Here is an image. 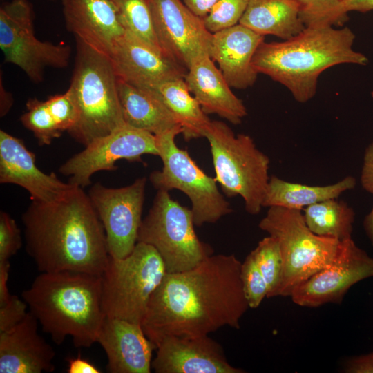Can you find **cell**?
I'll list each match as a JSON object with an SVG mask.
<instances>
[{
	"mask_svg": "<svg viewBox=\"0 0 373 373\" xmlns=\"http://www.w3.org/2000/svg\"><path fill=\"white\" fill-rule=\"evenodd\" d=\"M152 370L156 373H244L231 365L221 345L209 335L171 336L157 346Z\"/></svg>",
	"mask_w": 373,
	"mask_h": 373,
	"instance_id": "obj_17",
	"label": "cell"
},
{
	"mask_svg": "<svg viewBox=\"0 0 373 373\" xmlns=\"http://www.w3.org/2000/svg\"><path fill=\"white\" fill-rule=\"evenodd\" d=\"M68 31L93 49L110 56L125 33L110 0H61Z\"/></svg>",
	"mask_w": 373,
	"mask_h": 373,
	"instance_id": "obj_21",
	"label": "cell"
},
{
	"mask_svg": "<svg viewBox=\"0 0 373 373\" xmlns=\"http://www.w3.org/2000/svg\"><path fill=\"white\" fill-rule=\"evenodd\" d=\"M148 89L160 99L176 118L186 141L203 137L211 120L191 93L184 78L165 82Z\"/></svg>",
	"mask_w": 373,
	"mask_h": 373,
	"instance_id": "obj_27",
	"label": "cell"
},
{
	"mask_svg": "<svg viewBox=\"0 0 373 373\" xmlns=\"http://www.w3.org/2000/svg\"><path fill=\"white\" fill-rule=\"evenodd\" d=\"M240 280L249 308L258 307L267 298L268 287L251 253L241 263Z\"/></svg>",
	"mask_w": 373,
	"mask_h": 373,
	"instance_id": "obj_34",
	"label": "cell"
},
{
	"mask_svg": "<svg viewBox=\"0 0 373 373\" xmlns=\"http://www.w3.org/2000/svg\"><path fill=\"white\" fill-rule=\"evenodd\" d=\"M363 225L367 238L373 245V206L371 211L365 216Z\"/></svg>",
	"mask_w": 373,
	"mask_h": 373,
	"instance_id": "obj_45",
	"label": "cell"
},
{
	"mask_svg": "<svg viewBox=\"0 0 373 373\" xmlns=\"http://www.w3.org/2000/svg\"><path fill=\"white\" fill-rule=\"evenodd\" d=\"M249 0H219L202 19L204 26L213 34L239 23Z\"/></svg>",
	"mask_w": 373,
	"mask_h": 373,
	"instance_id": "obj_33",
	"label": "cell"
},
{
	"mask_svg": "<svg viewBox=\"0 0 373 373\" xmlns=\"http://www.w3.org/2000/svg\"><path fill=\"white\" fill-rule=\"evenodd\" d=\"M68 373H100L101 370L94 364L83 358L80 354L77 357L67 358Z\"/></svg>",
	"mask_w": 373,
	"mask_h": 373,
	"instance_id": "obj_40",
	"label": "cell"
},
{
	"mask_svg": "<svg viewBox=\"0 0 373 373\" xmlns=\"http://www.w3.org/2000/svg\"><path fill=\"white\" fill-rule=\"evenodd\" d=\"M299 6L300 19L305 27L341 26L348 19V14L341 10L343 0H294Z\"/></svg>",
	"mask_w": 373,
	"mask_h": 373,
	"instance_id": "obj_32",
	"label": "cell"
},
{
	"mask_svg": "<svg viewBox=\"0 0 373 373\" xmlns=\"http://www.w3.org/2000/svg\"><path fill=\"white\" fill-rule=\"evenodd\" d=\"M75 40V65L68 90L79 117L68 133L85 146L126 123L119 99L118 77L110 57Z\"/></svg>",
	"mask_w": 373,
	"mask_h": 373,
	"instance_id": "obj_5",
	"label": "cell"
},
{
	"mask_svg": "<svg viewBox=\"0 0 373 373\" xmlns=\"http://www.w3.org/2000/svg\"><path fill=\"white\" fill-rule=\"evenodd\" d=\"M299 12L294 0H249L239 23L260 35L287 40L305 28Z\"/></svg>",
	"mask_w": 373,
	"mask_h": 373,
	"instance_id": "obj_25",
	"label": "cell"
},
{
	"mask_svg": "<svg viewBox=\"0 0 373 373\" xmlns=\"http://www.w3.org/2000/svg\"><path fill=\"white\" fill-rule=\"evenodd\" d=\"M146 183L144 177L120 188H109L97 182L88 191V197L104 227L112 258L127 256L137 242Z\"/></svg>",
	"mask_w": 373,
	"mask_h": 373,
	"instance_id": "obj_13",
	"label": "cell"
},
{
	"mask_svg": "<svg viewBox=\"0 0 373 373\" xmlns=\"http://www.w3.org/2000/svg\"><path fill=\"white\" fill-rule=\"evenodd\" d=\"M107 356L111 373H150L156 346L144 334L141 325L105 317L97 341Z\"/></svg>",
	"mask_w": 373,
	"mask_h": 373,
	"instance_id": "obj_19",
	"label": "cell"
},
{
	"mask_svg": "<svg viewBox=\"0 0 373 373\" xmlns=\"http://www.w3.org/2000/svg\"><path fill=\"white\" fill-rule=\"evenodd\" d=\"M109 57L118 79L144 88L184 79L187 72L164 52L126 31Z\"/></svg>",
	"mask_w": 373,
	"mask_h": 373,
	"instance_id": "obj_16",
	"label": "cell"
},
{
	"mask_svg": "<svg viewBox=\"0 0 373 373\" xmlns=\"http://www.w3.org/2000/svg\"><path fill=\"white\" fill-rule=\"evenodd\" d=\"M46 102L61 132H68L76 125L79 117L78 111L68 90L63 94L50 97Z\"/></svg>",
	"mask_w": 373,
	"mask_h": 373,
	"instance_id": "obj_35",
	"label": "cell"
},
{
	"mask_svg": "<svg viewBox=\"0 0 373 373\" xmlns=\"http://www.w3.org/2000/svg\"><path fill=\"white\" fill-rule=\"evenodd\" d=\"M341 10L346 14L351 11L365 13L373 10V0H343Z\"/></svg>",
	"mask_w": 373,
	"mask_h": 373,
	"instance_id": "obj_43",
	"label": "cell"
},
{
	"mask_svg": "<svg viewBox=\"0 0 373 373\" xmlns=\"http://www.w3.org/2000/svg\"><path fill=\"white\" fill-rule=\"evenodd\" d=\"M166 273L151 245L137 242L122 258L110 256L101 275V299L106 317L141 325L153 293Z\"/></svg>",
	"mask_w": 373,
	"mask_h": 373,
	"instance_id": "obj_8",
	"label": "cell"
},
{
	"mask_svg": "<svg viewBox=\"0 0 373 373\" xmlns=\"http://www.w3.org/2000/svg\"><path fill=\"white\" fill-rule=\"evenodd\" d=\"M356 180L348 175L333 184L310 186L270 177L262 201V207H281L302 210L313 204L336 199L343 192L354 189Z\"/></svg>",
	"mask_w": 373,
	"mask_h": 373,
	"instance_id": "obj_26",
	"label": "cell"
},
{
	"mask_svg": "<svg viewBox=\"0 0 373 373\" xmlns=\"http://www.w3.org/2000/svg\"><path fill=\"white\" fill-rule=\"evenodd\" d=\"M21 220L26 250L40 272H104L110 258L106 233L83 188L73 186L52 202L32 200Z\"/></svg>",
	"mask_w": 373,
	"mask_h": 373,
	"instance_id": "obj_2",
	"label": "cell"
},
{
	"mask_svg": "<svg viewBox=\"0 0 373 373\" xmlns=\"http://www.w3.org/2000/svg\"><path fill=\"white\" fill-rule=\"evenodd\" d=\"M39 322L28 312L11 329L0 332L1 373H41L55 370L53 347L38 332Z\"/></svg>",
	"mask_w": 373,
	"mask_h": 373,
	"instance_id": "obj_20",
	"label": "cell"
},
{
	"mask_svg": "<svg viewBox=\"0 0 373 373\" xmlns=\"http://www.w3.org/2000/svg\"><path fill=\"white\" fill-rule=\"evenodd\" d=\"M265 36L238 23L213 34L210 57L231 88L245 89L255 83L258 73L252 65L254 55Z\"/></svg>",
	"mask_w": 373,
	"mask_h": 373,
	"instance_id": "obj_22",
	"label": "cell"
},
{
	"mask_svg": "<svg viewBox=\"0 0 373 373\" xmlns=\"http://www.w3.org/2000/svg\"><path fill=\"white\" fill-rule=\"evenodd\" d=\"M258 227L277 240L283 258L282 277L274 297L290 296L297 287L332 263L344 244L313 233L302 210L270 207Z\"/></svg>",
	"mask_w": 373,
	"mask_h": 373,
	"instance_id": "obj_6",
	"label": "cell"
},
{
	"mask_svg": "<svg viewBox=\"0 0 373 373\" xmlns=\"http://www.w3.org/2000/svg\"><path fill=\"white\" fill-rule=\"evenodd\" d=\"M342 370L345 373H373V352L349 357Z\"/></svg>",
	"mask_w": 373,
	"mask_h": 373,
	"instance_id": "obj_38",
	"label": "cell"
},
{
	"mask_svg": "<svg viewBox=\"0 0 373 373\" xmlns=\"http://www.w3.org/2000/svg\"><path fill=\"white\" fill-rule=\"evenodd\" d=\"M241 263L233 254H212L189 270L166 272L141 323L156 348L167 336H205L225 326L239 329L249 309Z\"/></svg>",
	"mask_w": 373,
	"mask_h": 373,
	"instance_id": "obj_1",
	"label": "cell"
},
{
	"mask_svg": "<svg viewBox=\"0 0 373 373\" xmlns=\"http://www.w3.org/2000/svg\"><path fill=\"white\" fill-rule=\"evenodd\" d=\"M361 184L363 189L373 195V141L364 151Z\"/></svg>",
	"mask_w": 373,
	"mask_h": 373,
	"instance_id": "obj_39",
	"label": "cell"
},
{
	"mask_svg": "<svg viewBox=\"0 0 373 373\" xmlns=\"http://www.w3.org/2000/svg\"><path fill=\"white\" fill-rule=\"evenodd\" d=\"M34 15L27 0H10L0 8V48L7 63L21 69L35 83L44 80L46 68H66L70 46L39 40L35 35Z\"/></svg>",
	"mask_w": 373,
	"mask_h": 373,
	"instance_id": "obj_11",
	"label": "cell"
},
{
	"mask_svg": "<svg viewBox=\"0 0 373 373\" xmlns=\"http://www.w3.org/2000/svg\"><path fill=\"white\" fill-rule=\"evenodd\" d=\"M302 211L307 226L315 234L340 241L352 238L355 212L345 202L329 199Z\"/></svg>",
	"mask_w": 373,
	"mask_h": 373,
	"instance_id": "obj_28",
	"label": "cell"
},
{
	"mask_svg": "<svg viewBox=\"0 0 373 373\" xmlns=\"http://www.w3.org/2000/svg\"><path fill=\"white\" fill-rule=\"evenodd\" d=\"M22 246L21 231L6 212H0V261L9 260Z\"/></svg>",
	"mask_w": 373,
	"mask_h": 373,
	"instance_id": "obj_36",
	"label": "cell"
},
{
	"mask_svg": "<svg viewBox=\"0 0 373 373\" xmlns=\"http://www.w3.org/2000/svg\"><path fill=\"white\" fill-rule=\"evenodd\" d=\"M27 111L20 117L25 128L32 132L39 145H48L61 136L46 101L31 98L26 102Z\"/></svg>",
	"mask_w": 373,
	"mask_h": 373,
	"instance_id": "obj_31",
	"label": "cell"
},
{
	"mask_svg": "<svg viewBox=\"0 0 373 373\" xmlns=\"http://www.w3.org/2000/svg\"><path fill=\"white\" fill-rule=\"evenodd\" d=\"M191 209L173 200L169 191L157 190L146 216L142 219L137 242L153 246L167 273L189 270L213 254L194 229Z\"/></svg>",
	"mask_w": 373,
	"mask_h": 373,
	"instance_id": "obj_9",
	"label": "cell"
},
{
	"mask_svg": "<svg viewBox=\"0 0 373 373\" xmlns=\"http://www.w3.org/2000/svg\"><path fill=\"white\" fill-rule=\"evenodd\" d=\"M155 32L164 54L188 69L210 56L213 34L182 0H149Z\"/></svg>",
	"mask_w": 373,
	"mask_h": 373,
	"instance_id": "obj_14",
	"label": "cell"
},
{
	"mask_svg": "<svg viewBox=\"0 0 373 373\" xmlns=\"http://www.w3.org/2000/svg\"><path fill=\"white\" fill-rule=\"evenodd\" d=\"M202 137L209 143L215 178L224 193L230 198L240 195L249 214L259 213L270 178L268 156L249 135H236L221 121H211Z\"/></svg>",
	"mask_w": 373,
	"mask_h": 373,
	"instance_id": "obj_7",
	"label": "cell"
},
{
	"mask_svg": "<svg viewBox=\"0 0 373 373\" xmlns=\"http://www.w3.org/2000/svg\"><path fill=\"white\" fill-rule=\"evenodd\" d=\"M1 84V116H5L11 108L13 104V99L12 95L5 89Z\"/></svg>",
	"mask_w": 373,
	"mask_h": 373,
	"instance_id": "obj_44",
	"label": "cell"
},
{
	"mask_svg": "<svg viewBox=\"0 0 373 373\" xmlns=\"http://www.w3.org/2000/svg\"><path fill=\"white\" fill-rule=\"evenodd\" d=\"M148 154L159 155L156 136L125 124L85 146L61 164L59 172L69 177L70 184L84 189L96 172L116 170L117 160L141 162L142 156Z\"/></svg>",
	"mask_w": 373,
	"mask_h": 373,
	"instance_id": "obj_12",
	"label": "cell"
},
{
	"mask_svg": "<svg viewBox=\"0 0 373 373\" xmlns=\"http://www.w3.org/2000/svg\"><path fill=\"white\" fill-rule=\"evenodd\" d=\"M10 267L9 260L0 261V305L8 301L12 296L8 286Z\"/></svg>",
	"mask_w": 373,
	"mask_h": 373,
	"instance_id": "obj_42",
	"label": "cell"
},
{
	"mask_svg": "<svg viewBox=\"0 0 373 373\" xmlns=\"http://www.w3.org/2000/svg\"><path fill=\"white\" fill-rule=\"evenodd\" d=\"M355 38L348 27H305L283 41L262 42L252 65L258 73L285 86L297 102L305 103L314 97L324 70L339 64H367V57L352 48Z\"/></svg>",
	"mask_w": 373,
	"mask_h": 373,
	"instance_id": "obj_3",
	"label": "cell"
},
{
	"mask_svg": "<svg viewBox=\"0 0 373 373\" xmlns=\"http://www.w3.org/2000/svg\"><path fill=\"white\" fill-rule=\"evenodd\" d=\"M371 277L373 257L358 247L352 238L344 241L340 254L332 263L297 287L290 297L296 305L306 307L341 304L354 285Z\"/></svg>",
	"mask_w": 373,
	"mask_h": 373,
	"instance_id": "obj_15",
	"label": "cell"
},
{
	"mask_svg": "<svg viewBox=\"0 0 373 373\" xmlns=\"http://www.w3.org/2000/svg\"><path fill=\"white\" fill-rule=\"evenodd\" d=\"M219 0H182L198 17L203 19Z\"/></svg>",
	"mask_w": 373,
	"mask_h": 373,
	"instance_id": "obj_41",
	"label": "cell"
},
{
	"mask_svg": "<svg viewBox=\"0 0 373 373\" xmlns=\"http://www.w3.org/2000/svg\"><path fill=\"white\" fill-rule=\"evenodd\" d=\"M110 1L125 31L164 52L155 32L149 0Z\"/></svg>",
	"mask_w": 373,
	"mask_h": 373,
	"instance_id": "obj_29",
	"label": "cell"
},
{
	"mask_svg": "<svg viewBox=\"0 0 373 373\" xmlns=\"http://www.w3.org/2000/svg\"><path fill=\"white\" fill-rule=\"evenodd\" d=\"M28 305L16 295L0 305V332L8 330L21 321L26 316Z\"/></svg>",
	"mask_w": 373,
	"mask_h": 373,
	"instance_id": "obj_37",
	"label": "cell"
},
{
	"mask_svg": "<svg viewBox=\"0 0 373 373\" xmlns=\"http://www.w3.org/2000/svg\"><path fill=\"white\" fill-rule=\"evenodd\" d=\"M268 287L267 298L274 297L283 274V258L277 240L268 236L251 252Z\"/></svg>",
	"mask_w": 373,
	"mask_h": 373,
	"instance_id": "obj_30",
	"label": "cell"
},
{
	"mask_svg": "<svg viewBox=\"0 0 373 373\" xmlns=\"http://www.w3.org/2000/svg\"><path fill=\"white\" fill-rule=\"evenodd\" d=\"M36 156L23 142L0 131V182L25 189L33 201L49 202L61 198L73 185L54 173L46 174L36 165Z\"/></svg>",
	"mask_w": 373,
	"mask_h": 373,
	"instance_id": "obj_18",
	"label": "cell"
},
{
	"mask_svg": "<svg viewBox=\"0 0 373 373\" xmlns=\"http://www.w3.org/2000/svg\"><path fill=\"white\" fill-rule=\"evenodd\" d=\"M182 131L178 126L155 135L163 166L153 171L149 180L157 190L178 189L185 193L191 202L195 225L215 223L233 210L220 192L216 178L206 174L187 151L177 146L175 137Z\"/></svg>",
	"mask_w": 373,
	"mask_h": 373,
	"instance_id": "obj_10",
	"label": "cell"
},
{
	"mask_svg": "<svg viewBox=\"0 0 373 373\" xmlns=\"http://www.w3.org/2000/svg\"><path fill=\"white\" fill-rule=\"evenodd\" d=\"M184 81L207 115L216 114L234 125L247 116L243 102L231 91L210 56L195 60L187 69Z\"/></svg>",
	"mask_w": 373,
	"mask_h": 373,
	"instance_id": "obj_23",
	"label": "cell"
},
{
	"mask_svg": "<svg viewBox=\"0 0 373 373\" xmlns=\"http://www.w3.org/2000/svg\"><path fill=\"white\" fill-rule=\"evenodd\" d=\"M101 283V276L86 272H41L21 296L55 344L69 336L76 347H90L106 317Z\"/></svg>",
	"mask_w": 373,
	"mask_h": 373,
	"instance_id": "obj_4",
	"label": "cell"
},
{
	"mask_svg": "<svg viewBox=\"0 0 373 373\" xmlns=\"http://www.w3.org/2000/svg\"><path fill=\"white\" fill-rule=\"evenodd\" d=\"M117 86L121 110L126 124L155 135L182 126L151 90L119 79Z\"/></svg>",
	"mask_w": 373,
	"mask_h": 373,
	"instance_id": "obj_24",
	"label": "cell"
}]
</instances>
